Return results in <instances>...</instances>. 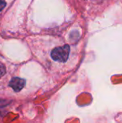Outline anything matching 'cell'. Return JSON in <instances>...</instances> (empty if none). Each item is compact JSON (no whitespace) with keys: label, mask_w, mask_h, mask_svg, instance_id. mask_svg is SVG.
Returning <instances> with one entry per match:
<instances>
[{"label":"cell","mask_w":122,"mask_h":123,"mask_svg":"<svg viewBox=\"0 0 122 123\" xmlns=\"http://www.w3.org/2000/svg\"><path fill=\"white\" fill-rule=\"evenodd\" d=\"M70 55V46L65 45L63 46L57 47L51 52V58L52 60L60 63H65L68 59Z\"/></svg>","instance_id":"obj_1"},{"label":"cell","mask_w":122,"mask_h":123,"mask_svg":"<svg viewBox=\"0 0 122 123\" xmlns=\"http://www.w3.org/2000/svg\"><path fill=\"white\" fill-rule=\"evenodd\" d=\"M6 74V68L4 64L0 63V79Z\"/></svg>","instance_id":"obj_3"},{"label":"cell","mask_w":122,"mask_h":123,"mask_svg":"<svg viewBox=\"0 0 122 123\" xmlns=\"http://www.w3.org/2000/svg\"><path fill=\"white\" fill-rule=\"evenodd\" d=\"M25 80L19 77H14L9 81V86L13 89V90L16 92L21 91L24 86H25Z\"/></svg>","instance_id":"obj_2"},{"label":"cell","mask_w":122,"mask_h":123,"mask_svg":"<svg viewBox=\"0 0 122 123\" xmlns=\"http://www.w3.org/2000/svg\"><path fill=\"white\" fill-rule=\"evenodd\" d=\"M6 6L5 0H0V11H1Z\"/></svg>","instance_id":"obj_4"}]
</instances>
